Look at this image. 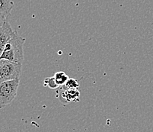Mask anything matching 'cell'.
Segmentation results:
<instances>
[{
    "label": "cell",
    "mask_w": 153,
    "mask_h": 132,
    "mask_svg": "<svg viewBox=\"0 0 153 132\" xmlns=\"http://www.w3.org/2000/svg\"><path fill=\"white\" fill-rule=\"evenodd\" d=\"M25 42V39L15 32V35L5 45L1 54V59L13 63H22L24 60L23 46Z\"/></svg>",
    "instance_id": "obj_1"
},
{
    "label": "cell",
    "mask_w": 153,
    "mask_h": 132,
    "mask_svg": "<svg viewBox=\"0 0 153 132\" xmlns=\"http://www.w3.org/2000/svg\"><path fill=\"white\" fill-rule=\"evenodd\" d=\"M20 80H13L0 83V109L15 99L17 95Z\"/></svg>",
    "instance_id": "obj_2"
},
{
    "label": "cell",
    "mask_w": 153,
    "mask_h": 132,
    "mask_svg": "<svg viewBox=\"0 0 153 132\" xmlns=\"http://www.w3.org/2000/svg\"><path fill=\"white\" fill-rule=\"evenodd\" d=\"M22 63H16L5 60H0V79L3 81L19 80Z\"/></svg>",
    "instance_id": "obj_3"
},
{
    "label": "cell",
    "mask_w": 153,
    "mask_h": 132,
    "mask_svg": "<svg viewBox=\"0 0 153 132\" xmlns=\"http://www.w3.org/2000/svg\"><path fill=\"white\" fill-rule=\"evenodd\" d=\"M60 91L58 92V97L62 103L78 102L79 100L80 92L78 89H68L62 86V87H60Z\"/></svg>",
    "instance_id": "obj_4"
},
{
    "label": "cell",
    "mask_w": 153,
    "mask_h": 132,
    "mask_svg": "<svg viewBox=\"0 0 153 132\" xmlns=\"http://www.w3.org/2000/svg\"><path fill=\"white\" fill-rule=\"evenodd\" d=\"M15 34L8 22H5V24L0 27V54H2L5 45L12 38Z\"/></svg>",
    "instance_id": "obj_5"
},
{
    "label": "cell",
    "mask_w": 153,
    "mask_h": 132,
    "mask_svg": "<svg viewBox=\"0 0 153 132\" xmlns=\"http://www.w3.org/2000/svg\"><path fill=\"white\" fill-rule=\"evenodd\" d=\"M14 2L12 0H0V13L8 17L13 9Z\"/></svg>",
    "instance_id": "obj_6"
},
{
    "label": "cell",
    "mask_w": 153,
    "mask_h": 132,
    "mask_svg": "<svg viewBox=\"0 0 153 132\" xmlns=\"http://www.w3.org/2000/svg\"><path fill=\"white\" fill-rule=\"evenodd\" d=\"M54 78H55L56 83L59 86V87H62L66 84V82L69 80V76L68 75L66 74V73H64L63 71H58L54 74Z\"/></svg>",
    "instance_id": "obj_7"
},
{
    "label": "cell",
    "mask_w": 153,
    "mask_h": 132,
    "mask_svg": "<svg viewBox=\"0 0 153 132\" xmlns=\"http://www.w3.org/2000/svg\"><path fill=\"white\" fill-rule=\"evenodd\" d=\"M44 85L45 86V87L51 89H57L59 87V86L56 84V80H55V78H54V76L46 78L44 81Z\"/></svg>",
    "instance_id": "obj_8"
},
{
    "label": "cell",
    "mask_w": 153,
    "mask_h": 132,
    "mask_svg": "<svg viewBox=\"0 0 153 132\" xmlns=\"http://www.w3.org/2000/svg\"><path fill=\"white\" fill-rule=\"evenodd\" d=\"M64 87L68 89H78L79 87V83L76 79L69 78Z\"/></svg>",
    "instance_id": "obj_9"
},
{
    "label": "cell",
    "mask_w": 153,
    "mask_h": 132,
    "mask_svg": "<svg viewBox=\"0 0 153 132\" xmlns=\"http://www.w3.org/2000/svg\"><path fill=\"white\" fill-rule=\"evenodd\" d=\"M6 19L7 18L5 16H4L3 15L0 13V27H2L4 24H5V22H6Z\"/></svg>",
    "instance_id": "obj_10"
}]
</instances>
